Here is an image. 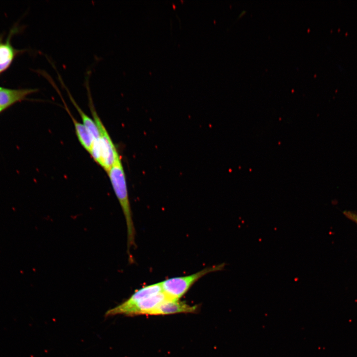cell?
Listing matches in <instances>:
<instances>
[{"mask_svg":"<svg viewBox=\"0 0 357 357\" xmlns=\"http://www.w3.org/2000/svg\"><path fill=\"white\" fill-rule=\"evenodd\" d=\"M84 83L87 93L89 108L100 134L98 145L92 148L89 154L95 162L107 173L120 155L95 108L89 86V75L86 76Z\"/></svg>","mask_w":357,"mask_h":357,"instance_id":"6da1fadb","label":"cell"},{"mask_svg":"<svg viewBox=\"0 0 357 357\" xmlns=\"http://www.w3.org/2000/svg\"><path fill=\"white\" fill-rule=\"evenodd\" d=\"M107 173L124 216L127 228V248L129 251L135 244V230L129 200L125 174L120 157L116 160Z\"/></svg>","mask_w":357,"mask_h":357,"instance_id":"7a4b0ae2","label":"cell"},{"mask_svg":"<svg viewBox=\"0 0 357 357\" xmlns=\"http://www.w3.org/2000/svg\"><path fill=\"white\" fill-rule=\"evenodd\" d=\"M226 266L222 263L206 267L191 275L174 277L161 282L162 292L171 300H179L198 280L211 273L223 270Z\"/></svg>","mask_w":357,"mask_h":357,"instance_id":"3957f363","label":"cell"},{"mask_svg":"<svg viewBox=\"0 0 357 357\" xmlns=\"http://www.w3.org/2000/svg\"><path fill=\"white\" fill-rule=\"evenodd\" d=\"M168 299L163 292L141 300L129 306H123L120 304L108 310L106 316H113L117 314L136 315L148 314L159 304Z\"/></svg>","mask_w":357,"mask_h":357,"instance_id":"277c9868","label":"cell"},{"mask_svg":"<svg viewBox=\"0 0 357 357\" xmlns=\"http://www.w3.org/2000/svg\"><path fill=\"white\" fill-rule=\"evenodd\" d=\"M51 63L57 72L58 79L60 82L62 87L65 90L66 93H67V95L69 97L70 101L71 102V103L76 109L77 112L79 114L81 118L83 124L86 127L89 133L90 134L93 140L92 146H95V145L97 146L99 142L100 134L95 122L94 121L93 119H91L90 117L87 115L80 108V107L79 106V105L77 104V103L76 102L75 100L72 97L68 88L65 85L59 73L57 68H55V64L53 62H51Z\"/></svg>","mask_w":357,"mask_h":357,"instance_id":"5b68a950","label":"cell"},{"mask_svg":"<svg viewBox=\"0 0 357 357\" xmlns=\"http://www.w3.org/2000/svg\"><path fill=\"white\" fill-rule=\"evenodd\" d=\"M55 90L60 96L61 100L64 105V108L70 116L74 127L77 137L82 147L90 154L93 144V140L87 129L83 123L79 122L76 119L69 110L62 95L55 82L53 79L49 82Z\"/></svg>","mask_w":357,"mask_h":357,"instance_id":"8992f818","label":"cell"},{"mask_svg":"<svg viewBox=\"0 0 357 357\" xmlns=\"http://www.w3.org/2000/svg\"><path fill=\"white\" fill-rule=\"evenodd\" d=\"M197 309L195 305H190L178 300L167 299L159 304L148 314L165 315L178 313H192Z\"/></svg>","mask_w":357,"mask_h":357,"instance_id":"52a82bcc","label":"cell"},{"mask_svg":"<svg viewBox=\"0 0 357 357\" xmlns=\"http://www.w3.org/2000/svg\"><path fill=\"white\" fill-rule=\"evenodd\" d=\"M36 89H10L0 90V108L5 110L12 105L24 100L29 94L37 92Z\"/></svg>","mask_w":357,"mask_h":357,"instance_id":"ba28073f","label":"cell"},{"mask_svg":"<svg viewBox=\"0 0 357 357\" xmlns=\"http://www.w3.org/2000/svg\"><path fill=\"white\" fill-rule=\"evenodd\" d=\"M161 292H162V289L160 283L146 286L136 291L120 304L123 306H129Z\"/></svg>","mask_w":357,"mask_h":357,"instance_id":"9c48e42d","label":"cell"},{"mask_svg":"<svg viewBox=\"0 0 357 357\" xmlns=\"http://www.w3.org/2000/svg\"><path fill=\"white\" fill-rule=\"evenodd\" d=\"M14 56V51L8 41L0 42V73L11 64Z\"/></svg>","mask_w":357,"mask_h":357,"instance_id":"30bf717a","label":"cell"},{"mask_svg":"<svg viewBox=\"0 0 357 357\" xmlns=\"http://www.w3.org/2000/svg\"><path fill=\"white\" fill-rule=\"evenodd\" d=\"M343 214L347 218L357 224V214L354 212L347 210L344 211Z\"/></svg>","mask_w":357,"mask_h":357,"instance_id":"8fae6325","label":"cell"},{"mask_svg":"<svg viewBox=\"0 0 357 357\" xmlns=\"http://www.w3.org/2000/svg\"><path fill=\"white\" fill-rule=\"evenodd\" d=\"M3 110H4L3 109H2V108H0V113L2 111H3Z\"/></svg>","mask_w":357,"mask_h":357,"instance_id":"7c38bea8","label":"cell"},{"mask_svg":"<svg viewBox=\"0 0 357 357\" xmlns=\"http://www.w3.org/2000/svg\"><path fill=\"white\" fill-rule=\"evenodd\" d=\"M1 89H2V88L0 87V90Z\"/></svg>","mask_w":357,"mask_h":357,"instance_id":"4fadbf2b","label":"cell"}]
</instances>
